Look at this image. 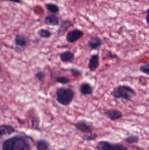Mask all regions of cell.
<instances>
[{
	"mask_svg": "<svg viewBox=\"0 0 149 150\" xmlns=\"http://www.w3.org/2000/svg\"><path fill=\"white\" fill-rule=\"evenodd\" d=\"M1 149L2 150H31L32 147L27 137L16 135L4 140Z\"/></svg>",
	"mask_w": 149,
	"mask_h": 150,
	"instance_id": "cell-1",
	"label": "cell"
},
{
	"mask_svg": "<svg viewBox=\"0 0 149 150\" xmlns=\"http://www.w3.org/2000/svg\"><path fill=\"white\" fill-rule=\"evenodd\" d=\"M75 94V92L71 87H59L56 90V100L60 105L67 106L73 101Z\"/></svg>",
	"mask_w": 149,
	"mask_h": 150,
	"instance_id": "cell-2",
	"label": "cell"
},
{
	"mask_svg": "<svg viewBox=\"0 0 149 150\" xmlns=\"http://www.w3.org/2000/svg\"><path fill=\"white\" fill-rule=\"evenodd\" d=\"M111 95L115 99L131 101L132 99L136 96V92L130 86L121 85L115 88L111 92Z\"/></svg>",
	"mask_w": 149,
	"mask_h": 150,
	"instance_id": "cell-3",
	"label": "cell"
},
{
	"mask_svg": "<svg viewBox=\"0 0 149 150\" xmlns=\"http://www.w3.org/2000/svg\"><path fill=\"white\" fill-rule=\"evenodd\" d=\"M30 44L29 38L23 34H17L14 39V50L17 53L22 52Z\"/></svg>",
	"mask_w": 149,
	"mask_h": 150,
	"instance_id": "cell-4",
	"label": "cell"
},
{
	"mask_svg": "<svg viewBox=\"0 0 149 150\" xmlns=\"http://www.w3.org/2000/svg\"><path fill=\"white\" fill-rule=\"evenodd\" d=\"M84 35L83 31L79 29H74L67 33L66 36V39L69 43H75L81 38Z\"/></svg>",
	"mask_w": 149,
	"mask_h": 150,
	"instance_id": "cell-5",
	"label": "cell"
},
{
	"mask_svg": "<svg viewBox=\"0 0 149 150\" xmlns=\"http://www.w3.org/2000/svg\"><path fill=\"white\" fill-rule=\"evenodd\" d=\"M76 129L83 133H92L94 129L93 125L85 120H81L76 122L75 124Z\"/></svg>",
	"mask_w": 149,
	"mask_h": 150,
	"instance_id": "cell-6",
	"label": "cell"
},
{
	"mask_svg": "<svg viewBox=\"0 0 149 150\" xmlns=\"http://www.w3.org/2000/svg\"><path fill=\"white\" fill-rule=\"evenodd\" d=\"M104 114L108 119L112 121L120 120L123 116L121 111L114 108L106 109L104 111Z\"/></svg>",
	"mask_w": 149,
	"mask_h": 150,
	"instance_id": "cell-7",
	"label": "cell"
},
{
	"mask_svg": "<svg viewBox=\"0 0 149 150\" xmlns=\"http://www.w3.org/2000/svg\"><path fill=\"white\" fill-rule=\"evenodd\" d=\"M100 66V55L99 53L92 54L89 59L88 68L89 71L94 72L96 71Z\"/></svg>",
	"mask_w": 149,
	"mask_h": 150,
	"instance_id": "cell-8",
	"label": "cell"
},
{
	"mask_svg": "<svg viewBox=\"0 0 149 150\" xmlns=\"http://www.w3.org/2000/svg\"><path fill=\"white\" fill-rule=\"evenodd\" d=\"M103 43L102 40L98 36H92L90 38L87 45L90 51L97 50L101 47Z\"/></svg>",
	"mask_w": 149,
	"mask_h": 150,
	"instance_id": "cell-9",
	"label": "cell"
},
{
	"mask_svg": "<svg viewBox=\"0 0 149 150\" xmlns=\"http://www.w3.org/2000/svg\"><path fill=\"white\" fill-rule=\"evenodd\" d=\"M73 25H74L70 20L68 19L62 20L59 25V28L57 31V35L60 37L64 36L68 29Z\"/></svg>",
	"mask_w": 149,
	"mask_h": 150,
	"instance_id": "cell-10",
	"label": "cell"
},
{
	"mask_svg": "<svg viewBox=\"0 0 149 150\" xmlns=\"http://www.w3.org/2000/svg\"><path fill=\"white\" fill-rule=\"evenodd\" d=\"M44 22L45 25L49 26H59L60 24V18L56 14H52L45 18Z\"/></svg>",
	"mask_w": 149,
	"mask_h": 150,
	"instance_id": "cell-11",
	"label": "cell"
},
{
	"mask_svg": "<svg viewBox=\"0 0 149 150\" xmlns=\"http://www.w3.org/2000/svg\"><path fill=\"white\" fill-rule=\"evenodd\" d=\"M59 59L62 62L71 63L75 59V54L70 51H66L59 54Z\"/></svg>",
	"mask_w": 149,
	"mask_h": 150,
	"instance_id": "cell-12",
	"label": "cell"
},
{
	"mask_svg": "<svg viewBox=\"0 0 149 150\" xmlns=\"http://www.w3.org/2000/svg\"><path fill=\"white\" fill-rule=\"evenodd\" d=\"M80 93L84 96L91 95L93 93L94 88L92 85L88 82H83L80 86Z\"/></svg>",
	"mask_w": 149,
	"mask_h": 150,
	"instance_id": "cell-13",
	"label": "cell"
},
{
	"mask_svg": "<svg viewBox=\"0 0 149 150\" xmlns=\"http://www.w3.org/2000/svg\"><path fill=\"white\" fill-rule=\"evenodd\" d=\"M15 129L11 125L3 124L0 126V137H3L5 136L10 135L16 132Z\"/></svg>",
	"mask_w": 149,
	"mask_h": 150,
	"instance_id": "cell-14",
	"label": "cell"
},
{
	"mask_svg": "<svg viewBox=\"0 0 149 150\" xmlns=\"http://www.w3.org/2000/svg\"><path fill=\"white\" fill-rule=\"evenodd\" d=\"M37 150H51L50 142L45 139H39L36 142Z\"/></svg>",
	"mask_w": 149,
	"mask_h": 150,
	"instance_id": "cell-15",
	"label": "cell"
},
{
	"mask_svg": "<svg viewBox=\"0 0 149 150\" xmlns=\"http://www.w3.org/2000/svg\"><path fill=\"white\" fill-rule=\"evenodd\" d=\"M114 144L106 141H101L98 142L96 144L98 150H113Z\"/></svg>",
	"mask_w": 149,
	"mask_h": 150,
	"instance_id": "cell-16",
	"label": "cell"
},
{
	"mask_svg": "<svg viewBox=\"0 0 149 150\" xmlns=\"http://www.w3.org/2000/svg\"><path fill=\"white\" fill-rule=\"evenodd\" d=\"M45 8L52 14H56L60 11L59 6L53 3H47L45 4Z\"/></svg>",
	"mask_w": 149,
	"mask_h": 150,
	"instance_id": "cell-17",
	"label": "cell"
},
{
	"mask_svg": "<svg viewBox=\"0 0 149 150\" xmlns=\"http://www.w3.org/2000/svg\"><path fill=\"white\" fill-rule=\"evenodd\" d=\"M37 35L41 38L48 39L51 37L52 33L49 30L42 28L38 31Z\"/></svg>",
	"mask_w": 149,
	"mask_h": 150,
	"instance_id": "cell-18",
	"label": "cell"
},
{
	"mask_svg": "<svg viewBox=\"0 0 149 150\" xmlns=\"http://www.w3.org/2000/svg\"><path fill=\"white\" fill-rule=\"evenodd\" d=\"M124 141L129 144H134L139 142V138L137 136L132 135L124 138Z\"/></svg>",
	"mask_w": 149,
	"mask_h": 150,
	"instance_id": "cell-19",
	"label": "cell"
},
{
	"mask_svg": "<svg viewBox=\"0 0 149 150\" xmlns=\"http://www.w3.org/2000/svg\"><path fill=\"white\" fill-rule=\"evenodd\" d=\"M55 80L57 83H59L61 84L66 85L71 83V79L69 78L64 76H57L55 78Z\"/></svg>",
	"mask_w": 149,
	"mask_h": 150,
	"instance_id": "cell-20",
	"label": "cell"
},
{
	"mask_svg": "<svg viewBox=\"0 0 149 150\" xmlns=\"http://www.w3.org/2000/svg\"><path fill=\"white\" fill-rule=\"evenodd\" d=\"M46 76V74L43 71H38L35 75V78L41 82H43Z\"/></svg>",
	"mask_w": 149,
	"mask_h": 150,
	"instance_id": "cell-21",
	"label": "cell"
},
{
	"mask_svg": "<svg viewBox=\"0 0 149 150\" xmlns=\"http://www.w3.org/2000/svg\"><path fill=\"white\" fill-rule=\"evenodd\" d=\"M139 69L142 73L149 76V63L141 65L139 68Z\"/></svg>",
	"mask_w": 149,
	"mask_h": 150,
	"instance_id": "cell-22",
	"label": "cell"
},
{
	"mask_svg": "<svg viewBox=\"0 0 149 150\" xmlns=\"http://www.w3.org/2000/svg\"><path fill=\"white\" fill-rule=\"evenodd\" d=\"M39 123H40V120L38 117H35L31 121V127L32 129H38Z\"/></svg>",
	"mask_w": 149,
	"mask_h": 150,
	"instance_id": "cell-23",
	"label": "cell"
},
{
	"mask_svg": "<svg viewBox=\"0 0 149 150\" xmlns=\"http://www.w3.org/2000/svg\"><path fill=\"white\" fill-rule=\"evenodd\" d=\"M70 71L73 76L76 77L80 76H82V72L80 70L75 68H71L70 69Z\"/></svg>",
	"mask_w": 149,
	"mask_h": 150,
	"instance_id": "cell-24",
	"label": "cell"
},
{
	"mask_svg": "<svg viewBox=\"0 0 149 150\" xmlns=\"http://www.w3.org/2000/svg\"><path fill=\"white\" fill-rule=\"evenodd\" d=\"M98 135L96 134H92L91 133L89 135L86 136L84 137V139L86 141H94L96 140L98 138Z\"/></svg>",
	"mask_w": 149,
	"mask_h": 150,
	"instance_id": "cell-25",
	"label": "cell"
},
{
	"mask_svg": "<svg viewBox=\"0 0 149 150\" xmlns=\"http://www.w3.org/2000/svg\"><path fill=\"white\" fill-rule=\"evenodd\" d=\"M128 149L126 146L122 144L118 143L114 144L113 150H127Z\"/></svg>",
	"mask_w": 149,
	"mask_h": 150,
	"instance_id": "cell-26",
	"label": "cell"
},
{
	"mask_svg": "<svg viewBox=\"0 0 149 150\" xmlns=\"http://www.w3.org/2000/svg\"><path fill=\"white\" fill-rule=\"evenodd\" d=\"M106 56L110 60L115 59H117L118 56L112 52V51H108L106 54Z\"/></svg>",
	"mask_w": 149,
	"mask_h": 150,
	"instance_id": "cell-27",
	"label": "cell"
},
{
	"mask_svg": "<svg viewBox=\"0 0 149 150\" xmlns=\"http://www.w3.org/2000/svg\"><path fill=\"white\" fill-rule=\"evenodd\" d=\"M146 13H147V16H146L145 19H146V23L149 26V8L147 9V11H146Z\"/></svg>",
	"mask_w": 149,
	"mask_h": 150,
	"instance_id": "cell-28",
	"label": "cell"
},
{
	"mask_svg": "<svg viewBox=\"0 0 149 150\" xmlns=\"http://www.w3.org/2000/svg\"><path fill=\"white\" fill-rule=\"evenodd\" d=\"M2 1H9L11 2L15 3L16 4H20L21 2V0H1Z\"/></svg>",
	"mask_w": 149,
	"mask_h": 150,
	"instance_id": "cell-29",
	"label": "cell"
},
{
	"mask_svg": "<svg viewBox=\"0 0 149 150\" xmlns=\"http://www.w3.org/2000/svg\"><path fill=\"white\" fill-rule=\"evenodd\" d=\"M148 1H149V0H148Z\"/></svg>",
	"mask_w": 149,
	"mask_h": 150,
	"instance_id": "cell-30",
	"label": "cell"
}]
</instances>
